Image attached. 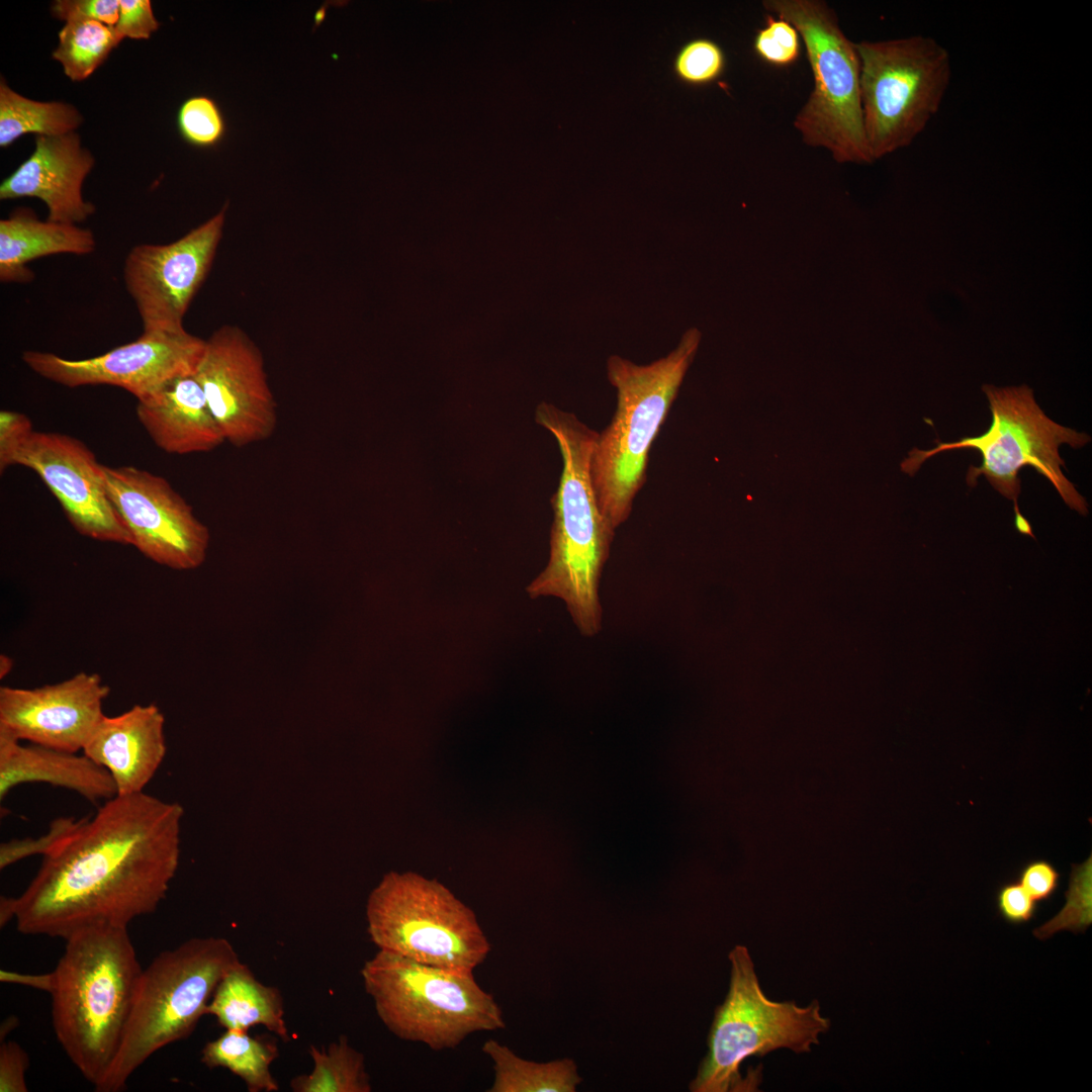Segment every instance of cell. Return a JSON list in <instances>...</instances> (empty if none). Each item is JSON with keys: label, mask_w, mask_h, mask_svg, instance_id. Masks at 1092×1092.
<instances>
[{"label": "cell", "mask_w": 1092, "mask_h": 1092, "mask_svg": "<svg viewBox=\"0 0 1092 1092\" xmlns=\"http://www.w3.org/2000/svg\"><path fill=\"white\" fill-rule=\"evenodd\" d=\"M182 816L178 803L144 792L105 801L42 856L13 898L17 930L66 939L156 911L178 869Z\"/></svg>", "instance_id": "6da1fadb"}, {"label": "cell", "mask_w": 1092, "mask_h": 1092, "mask_svg": "<svg viewBox=\"0 0 1092 1092\" xmlns=\"http://www.w3.org/2000/svg\"><path fill=\"white\" fill-rule=\"evenodd\" d=\"M535 420L557 441L562 472L551 498L549 559L526 590L531 599L561 600L578 631L592 637L602 629L600 582L616 531L603 515L593 484L598 433L575 415L546 402L537 406Z\"/></svg>", "instance_id": "7a4b0ae2"}, {"label": "cell", "mask_w": 1092, "mask_h": 1092, "mask_svg": "<svg viewBox=\"0 0 1092 1092\" xmlns=\"http://www.w3.org/2000/svg\"><path fill=\"white\" fill-rule=\"evenodd\" d=\"M52 974L58 1041L95 1089L104 1079L131 1011L142 967L127 927L74 932Z\"/></svg>", "instance_id": "3957f363"}, {"label": "cell", "mask_w": 1092, "mask_h": 1092, "mask_svg": "<svg viewBox=\"0 0 1092 1092\" xmlns=\"http://www.w3.org/2000/svg\"><path fill=\"white\" fill-rule=\"evenodd\" d=\"M700 340V332L692 328L672 351L649 364L639 365L619 355L607 360V377L617 391V405L611 423L598 433L590 472L601 511L615 530L629 518L646 480L650 448Z\"/></svg>", "instance_id": "277c9868"}, {"label": "cell", "mask_w": 1092, "mask_h": 1092, "mask_svg": "<svg viewBox=\"0 0 1092 1092\" xmlns=\"http://www.w3.org/2000/svg\"><path fill=\"white\" fill-rule=\"evenodd\" d=\"M241 960L223 937H194L143 969L118 1051L99 1092L122 1090L162 1048L188 1037L223 976Z\"/></svg>", "instance_id": "5b68a950"}, {"label": "cell", "mask_w": 1092, "mask_h": 1092, "mask_svg": "<svg viewBox=\"0 0 1092 1092\" xmlns=\"http://www.w3.org/2000/svg\"><path fill=\"white\" fill-rule=\"evenodd\" d=\"M361 977L379 1019L402 1040L443 1051L455 1049L474 1032L505 1028L502 1008L473 973L379 949L365 962Z\"/></svg>", "instance_id": "8992f818"}, {"label": "cell", "mask_w": 1092, "mask_h": 1092, "mask_svg": "<svg viewBox=\"0 0 1092 1092\" xmlns=\"http://www.w3.org/2000/svg\"><path fill=\"white\" fill-rule=\"evenodd\" d=\"M982 389L992 413V424L986 433L957 442L938 443L930 450L914 448L901 463V469L913 476L923 462L938 453L976 449L982 455V465L969 468L967 483L975 486L978 477L984 475L997 491L1012 500L1015 528L1021 535L1034 538L1031 525L1020 514L1017 504L1020 492L1018 472L1025 466H1031L1051 481L1070 509L1086 516V499L1062 472L1061 466L1065 462L1060 457L1059 447L1068 444L1080 448L1090 441V437L1048 418L1034 400L1032 389L1026 385L998 388L986 384Z\"/></svg>", "instance_id": "52a82bcc"}, {"label": "cell", "mask_w": 1092, "mask_h": 1092, "mask_svg": "<svg viewBox=\"0 0 1092 1092\" xmlns=\"http://www.w3.org/2000/svg\"><path fill=\"white\" fill-rule=\"evenodd\" d=\"M729 961V990L715 1011L708 1054L690 1086L694 1092L756 1090V1085L740 1075L747 1058L764 1057L780 1049L809 1053L830 1027L816 1000L802 1007L793 1001L767 998L745 946L736 945Z\"/></svg>", "instance_id": "ba28073f"}, {"label": "cell", "mask_w": 1092, "mask_h": 1092, "mask_svg": "<svg viewBox=\"0 0 1092 1092\" xmlns=\"http://www.w3.org/2000/svg\"><path fill=\"white\" fill-rule=\"evenodd\" d=\"M804 42L813 89L794 119L803 143L827 150L837 163L871 164L862 120L860 63L835 11L822 0H763Z\"/></svg>", "instance_id": "9c48e42d"}, {"label": "cell", "mask_w": 1092, "mask_h": 1092, "mask_svg": "<svg viewBox=\"0 0 1092 1092\" xmlns=\"http://www.w3.org/2000/svg\"><path fill=\"white\" fill-rule=\"evenodd\" d=\"M367 932L380 950L473 973L491 945L475 913L447 887L414 872H389L369 894Z\"/></svg>", "instance_id": "30bf717a"}, {"label": "cell", "mask_w": 1092, "mask_h": 1092, "mask_svg": "<svg viewBox=\"0 0 1092 1092\" xmlns=\"http://www.w3.org/2000/svg\"><path fill=\"white\" fill-rule=\"evenodd\" d=\"M854 44L863 129L874 162L910 146L926 128L949 87L951 61L946 48L927 35Z\"/></svg>", "instance_id": "8fae6325"}, {"label": "cell", "mask_w": 1092, "mask_h": 1092, "mask_svg": "<svg viewBox=\"0 0 1092 1092\" xmlns=\"http://www.w3.org/2000/svg\"><path fill=\"white\" fill-rule=\"evenodd\" d=\"M228 203L180 239L132 247L123 264L125 289L134 301L143 333L185 331L184 315L204 282L222 237Z\"/></svg>", "instance_id": "7c38bea8"}, {"label": "cell", "mask_w": 1092, "mask_h": 1092, "mask_svg": "<svg viewBox=\"0 0 1092 1092\" xmlns=\"http://www.w3.org/2000/svg\"><path fill=\"white\" fill-rule=\"evenodd\" d=\"M108 497L134 546L154 562L176 570L199 567L209 531L167 479L134 466L102 465Z\"/></svg>", "instance_id": "4fadbf2b"}, {"label": "cell", "mask_w": 1092, "mask_h": 1092, "mask_svg": "<svg viewBox=\"0 0 1092 1092\" xmlns=\"http://www.w3.org/2000/svg\"><path fill=\"white\" fill-rule=\"evenodd\" d=\"M204 347L205 340L185 330L141 334L133 342L86 359L33 350L24 351L21 359L39 376L66 387L111 385L142 400L176 378L194 375Z\"/></svg>", "instance_id": "5bb4252c"}, {"label": "cell", "mask_w": 1092, "mask_h": 1092, "mask_svg": "<svg viewBox=\"0 0 1092 1092\" xmlns=\"http://www.w3.org/2000/svg\"><path fill=\"white\" fill-rule=\"evenodd\" d=\"M225 441L244 447L272 436L277 408L269 387L264 359L241 329L223 326L205 340L193 375Z\"/></svg>", "instance_id": "9a60e30c"}, {"label": "cell", "mask_w": 1092, "mask_h": 1092, "mask_svg": "<svg viewBox=\"0 0 1092 1092\" xmlns=\"http://www.w3.org/2000/svg\"><path fill=\"white\" fill-rule=\"evenodd\" d=\"M33 470L58 499L72 527L82 536L132 545V539L106 491L102 464L77 438L31 432L0 464Z\"/></svg>", "instance_id": "2e32d148"}, {"label": "cell", "mask_w": 1092, "mask_h": 1092, "mask_svg": "<svg viewBox=\"0 0 1092 1092\" xmlns=\"http://www.w3.org/2000/svg\"><path fill=\"white\" fill-rule=\"evenodd\" d=\"M110 689L97 673L81 671L33 689L0 688V733L68 752L83 750L105 716Z\"/></svg>", "instance_id": "e0dca14e"}, {"label": "cell", "mask_w": 1092, "mask_h": 1092, "mask_svg": "<svg viewBox=\"0 0 1092 1092\" xmlns=\"http://www.w3.org/2000/svg\"><path fill=\"white\" fill-rule=\"evenodd\" d=\"M94 163L76 131L36 135L32 154L1 182L0 199L34 197L47 205L49 220L78 224L95 212V205L82 195Z\"/></svg>", "instance_id": "ac0fdd59"}, {"label": "cell", "mask_w": 1092, "mask_h": 1092, "mask_svg": "<svg viewBox=\"0 0 1092 1092\" xmlns=\"http://www.w3.org/2000/svg\"><path fill=\"white\" fill-rule=\"evenodd\" d=\"M164 725L158 706L134 705L104 716L82 751L108 770L117 795L142 793L166 755Z\"/></svg>", "instance_id": "d6986e66"}, {"label": "cell", "mask_w": 1092, "mask_h": 1092, "mask_svg": "<svg viewBox=\"0 0 1092 1092\" xmlns=\"http://www.w3.org/2000/svg\"><path fill=\"white\" fill-rule=\"evenodd\" d=\"M136 416L156 446L166 453L209 452L225 442L193 375L176 378L151 396L138 400Z\"/></svg>", "instance_id": "ffe728a7"}, {"label": "cell", "mask_w": 1092, "mask_h": 1092, "mask_svg": "<svg viewBox=\"0 0 1092 1092\" xmlns=\"http://www.w3.org/2000/svg\"><path fill=\"white\" fill-rule=\"evenodd\" d=\"M47 783L72 790L97 803L117 795L115 783L106 768L87 755L37 744L22 745L0 733V799L18 785Z\"/></svg>", "instance_id": "44dd1931"}, {"label": "cell", "mask_w": 1092, "mask_h": 1092, "mask_svg": "<svg viewBox=\"0 0 1092 1092\" xmlns=\"http://www.w3.org/2000/svg\"><path fill=\"white\" fill-rule=\"evenodd\" d=\"M96 248L94 234L78 224L40 220L28 208H17L0 220V281L28 283V263L57 254L88 255Z\"/></svg>", "instance_id": "7402d4cb"}, {"label": "cell", "mask_w": 1092, "mask_h": 1092, "mask_svg": "<svg viewBox=\"0 0 1092 1092\" xmlns=\"http://www.w3.org/2000/svg\"><path fill=\"white\" fill-rule=\"evenodd\" d=\"M225 1029L248 1031L262 1025L283 1041L290 1035L279 989L262 984L241 961L218 983L206 1009Z\"/></svg>", "instance_id": "603a6c76"}, {"label": "cell", "mask_w": 1092, "mask_h": 1092, "mask_svg": "<svg viewBox=\"0 0 1092 1092\" xmlns=\"http://www.w3.org/2000/svg\"><path fill=\"white\" fill-rule=\"evenodd\" d=\"M482 1052L493 1064V1082L487 1092H574L581 1082L574 1061L568 1058L537 1063L495 1039L486 1040Z\"/></svg>", "instance_id": "cb8c5ba5"}, {"label": "cell", "mask_w": 1092, "mask_h": 1092, "mask_svg": "<svg viewBox=\"0 0 1092 1092\" xmlns=\"http://www.w3.org/2000/svg\"><path fill=\"white\" fill-rule=\"evenodd\" d=\"M279 1056L274 1037L251 1036L247 1031L225 1029L219 1037L206 1042L201 1062L208 1068H225L240 1077L250 1092H274L279 1086L270 1066Z\"/></svg>", "instance_id": "d4e9b609"}, {"label": "cell", "mask_w": 1092, "mask_h": 1092, "mask_svg": "<svg viewBox=\"0 0 1092 1092\" xmlns=\"http://www.w3.org/2000/svg\"><path fill=\"white\" fill-rule=\"evenodd\" d=\"M83 116L70 103L35 101L11 89L4 78L0 81V146L5 148L18 138L34 133L58 136L73 132Z\"/></svg>", "instance_id": "484cf974"}, {"label": "cell", "mask_w": 1092, "mask_h": 1092, "mask_svg": "<svg viewBox=\"0 0 1092 1092\" xmlns=\"http://www.w3.org/2000/svg\"><path fill=\"white\" fill-rule=\"evenodd\" d=\"M313 1069L290 1081L294 1092H370L371 1078L365 1057L342 1035L327 1048L310 1045Z\"/></svg>", "instance_id": "4316f807"}, {"label": "cell", "mask_w": 1092, "mask_h": 1092, "mask_svg": "<svg viewBox=\"0 0 1092 1092\" xmlns=\"http://www.w3.org/2000/svg\"><path fill=\"white\" fill-rule=\"evenodd\" d=\"M58 36L52 58L74 82L90 77L123 39L114 26L89 20L67 21Z\"/></svg>", "instance_id": "83f0119b"}, {"label": "cell", "mask_w": 1092, "mask_h": 1092, "mask_svg": "<svg viewBox=\"0 0 1092 1092\" xmlns=\"http://www.w3.org/2000/svg\"><path fill=\"white\" fill-rule=\"evenodd\" d=\"M1092 855L1082 863H1073L1069 887L1065 893L1066 904L1061 911L1040 927L1033 930L1038 939L1044 940L1062 930L1083 933L1092 923Z\"/></svg>", "instance_id": "f1b7e54d"}, {"label": "cell", "mask_w": 1092, "mask_h": 1092, "mask_svg": "<svg viewBox=\"0 0 1092 1092\" xmlns=\"http://www.w3.org/2000/svg\"><path fill=\"white\" fill-rule=\"evenodd\" d=\"M177 126L187 144L200 149L216 147L228 130L219 105L207 95H194L182 102L177 112Z\"/></svg>", "instance_id": "f546056e"}, {"label": "cell", "mask_w": 1092, "mask_h": 1092, "mask_svg": "<svg viewBox=\"0 0 1092 1092\" xmlns=\"http://www.w3.org/2000/svg\"><path fill=\"white\" fill-rule=\"evenodd\" d=\"M725 68V55L718 43L697 38L686 43L677 53L673 69L685 83L706 85L717 80Z\"/></svg>", "instance_id": "4dcf8cb0"}, {"label": "cell", "mask_w": 1092, "mask_h": 1092, "mask_svg": "<svg viewBox=\"0 0 1092 1092\" xmlns=\"http://www.w3.org/2000/svg\"><path fill=\"white\" fill-rule=\"evenodd\" d=\"M801 37L789 21L765 14V26L757 30L753 50L764 63L774 67H788L800 57Z\"/></svg>", "instance_id": "1f68e13d"}, {"label": "cell", "mask_w": 1092, "mask_h": 1092, "mask_svg": "<svg viewBox=\"0 0 1092 1092\" xmlns=\"http://www.w3.org/2000/svg\"><path fill=\"white\" fill-rule=\"evenodd\" d=\"M81 822L72 817H60L51 823L49 831L37 838L27 837L3 842L0 846V869L33 854L46 855L59 841L69 835Z\"/></svg>", "instance_id": "d6a6232c"}, {"label": "cell", "mask_w": 1092, "mask_h": 1092, "mask_svg": "<svg viewBox=\"0 0 1092 1092\" xmlns=\"http://www.w3.org/2000/svg\"><path fill=\"white\" fill-rule=\"evenodd\" d=\"M51 12L65 22L89 20L115 26L119 14V0H57L52 3Z\"/></svg>", "instance_id": "836d02e7"}, {"label": "cell", "mask_w": 1092, "mask_h": 1092, "mask_svg": "<svg viewBox=\"0 0 1092 1092\" xmlns=\"http://www.w3.org/2000/svg\"><path fill=\"white\" fill-rule=\"evenodd\" d=\"M995 904L999 916L1008 924L1021 925L1031 921L1037 911L1036 902L1028 895L1018 881L1001 884L995 893Z\"/></svg>", "instance_id": "e575fe53"}, {"label": "cell", "mask_w": 1092, "mask_h": 1092, "mask_svg": "<svg viewBox=\"0 0 1092 1092\" xmlns=\"http://www.w3.org/2000/svg\"><path fill=\"white\" fill-rule=\"evenodd\" d=\"M149 0H119V14L114 26L122 38L148 39L159 29Z\"/></svg>", "instance_id": "d590c367"}, {"label": "cell", "mask_w": 1092, "mask_h": 1092, "mask_svg": "<svg viewBox=\"0 0 1092 1092\" xmlns=\"http://www.w3.org/2000/svg\"><path fill=\"white\" fill-rule=\"evenodd\" d=\"M1018 882L1036 903H1043L1058 891L1061 874L1049 860L1032 859L1020 868Z\"/></svg>", "instance_id": "8d00e7d4"}, {"label": "cell", "mask_w": 1092, "mask_h": 1092, "mask_svg": "<svg viewBox=\"0 0 1092 1092\" xmlns=\"http://www.w3.org/2000/svg\"><path fill=\"white\" fill-rule=\"evenodd\" d=\"M28 1056L14 1041H4L0 1048V1091L26 1092L25 1072Z\"/></svg>", "instance_id": "74e56055"}, {"label": "cell", "mask_w": 1092, "mask_h": 1092, "mask_svg": "<svg viewBox=\"0 0 1092 1092\" xmlns=\"http://www.w3.org/2000/svg\"><path fill=\"white\" fill-rule=\"evenodd\" d=\"M33 432L30 420L14 411L0 412V464Z\"/></svg>", "instance_id": "f35d334b"}, {"label": "cell", "mask_w": 1092, "mask_h": 1092, "mask_svg": "<svg viewBox=\"0 0 1092 1092\" xmlns=\"http://www.w3.org/2000/svg\"><path fill=\"white\" fill-rule=\"evenodd\" d=\"M0 979L2 982H13L29 987H33L39 990H43L50 993L52 988V974L46 975H21L13 972L1 970Z\"/></svg>", "instance_id": "ab89813d"}, {"label": "cell", "mask_w": 1092, "mask_h": 1092, "mask_svg": "<svg viewBox=\"0 0 1092 1092\" xmlns=\"http://www.w3.org/2000/svg\"><path fill=\"white\" fill-rule=\"evenodd\" d=\"M11 918H15L13 898L1 897L0 924L5 925Z\"/></svg>", "instance_id": "60d3db41"}, {"label": "cell", "mask_w": 1092, "mask_h": 1092, "mask_svg": "<svg viewBox=\"0 0 1092 1092\" xmlns=\"http://www.w3.org/2000/svg\"><path fill=\"white\" fill-rule=\"evenodd\" d=\"M13 667V660L6 654L0 656V678L5 677Z\"/></svg>", "instance_id": "b9f144b4"}]
</instances>
